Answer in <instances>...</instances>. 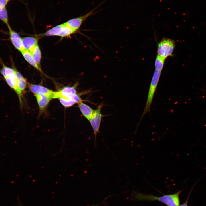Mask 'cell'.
I'll return each mask as SVG.
<instances>
[{"instance_id": "cell-4", "label": "cell", "mask_w": 206, "mask_h": 206, "mask_svg": "<svg viewBox=\"0 0 206 206\" xmlns=\"http://www.w3.org/2000/svg\"><path fill=\"white\" fill-rule=\"evenodd\" d=\"M175 46L173 40L163 38L158 44L157 55L165 60L168 57L172 56Z\"/></svg>"}, {"instance_id": "cell-6", "label": "cell", "mask_w": 206, "mask_h": 206, "mask_svg": "<svg viewBox=\"0 0 206 206\" xmlns=\"http://www.w3.org/2000/svg\"><path fill=\"white\" fill-rule=\"evenodd\" d=\"M103 105L101 104L97 109L94 110L92 116L89 120L91 126L94 130L95 136L94 145L96 146V135L98 133L101 120L103 116L101 112Z\"/></svg>"}, {"instance_id": "cell-8", "label": "cell", "mask_w": 206, "mask_h": 206, "mask_svg": "<svg viewBox=\"0 0 206 206\" xmlns=\"http://www.w3.org/2000/svg\"><path fill=\"white\" fill-rule=\"evenodd\" d=\"M8 28L9 31L10 39L12 44L16 49L21 52L24 49L22 45V38L11 28L10 26Z\"/></svg>"}, {"instance_id": "cell-10", "label": "cell", "mask_w": 206, "mask_h": 206, "mask_svg": "<svg viewBox=\"0 0 206 206\" xmlns=\"http://www.w3.org/2000/svg\"><path fill=\"white\" fill-rule=\"evenodd\" d=\"M27 84L30 90L34 94L38 93H41L50 96L52 98L54 91L40 85L27 83Z\"/></svg>"}, {"instance_id": "cell-17", "label": "cell", "mask_w": 206, "mask_h": 206, "mask_svg": "<svg viewBox=\"0 0 206 206\" xmlns=\"http://www.w3.org/2000/svg\"><path fill=\"white\" fill-rule=\"evenodd\" d=\"M0 20L5 23L7 27L10 26L7 12L5 7L0 9Z\"/></svg>"}, {"instance_id": "cell-3", "label": "cell", "mask_w": 206, "mask_h": 206, "mask_svg": "<svg viewBox=\"0 0 206 206\" xmlns=\"http://www.w3.org/2000/svg\"><path fill=\"white\" fill-rule=\"evenodd\" d=\"M161 72V71L155 69L149 87L145 106L140 122L141 121L143 116L146 114L150 112L154 95L160 77Z\"/></svg>"}, {"instance_id": "cell-18", "label": "cell", "mask_w": 206, "mask_h": 206, "mask_svg": "<svg viewBox=\"0 0 206 206\" xmlns=\"http://www.w3.org/2000/svg\"><path fill=\"white\" fill-rule=\"evenodd\" d=\"M165 60L161 57L157 55L155 62V69L162 71L164 65Z\"/></svg>"}, {"instance_id": "cell-11", "label": "cell", "mask_w": 206, "mask_h": 206, "mask_svg": "<svg viewBox=\"0 0 206 206\" xmlns=\"http://www.w3.org/2000/svg\"><path fill=\"white\" fill-rule=\"evenodd\" d=\"M22 45L24 49L30 53L38 45V39L37 38L25 37L22 38Z\"/></svg>"}, {"instance_id": "cell-19", "label": "cell", "mask_w": 206, "mask_h": 206, "mask_svg": "<svg viewBox=\"0 0 206 206\" xmlns=\"http://www.w3.org/2000/svg\"><path fill=\"white\" fill-rule=\"evenodd\" d=\"M77 83H76V84L73 86L64 87L62 88V89L60 90L59 91L61 92L65 93L72 94H77V92L76 90V88L78 85Z\"/></svg>"}, {"instance_id": "cell-7", "label": "cell", "mask_w": 206, "mask_h": 206, "mask_svg": "<svg viewBox=\"0 0 206 206\" xmlns=\"http://www.w3.org/2000/svg\"><path fill=\"white\" fill-rule=\"evenodd\" d=\"M97 7L87 13L78 17L70 19L64 23L72 29L77 31L82 23L89 16L94 13V11Z\"/></svg>"}, {"instance_id": "cell-2", "label": "cell", "mask_w": 206, "mask_h": 206, "mask_svg": "<svg viewBox=\"0 0 206 206\" xmlns=\"http://www.w3.org/2000/svg\"><path fill=\"white\" fill-rule=\"evenodd\" d=\"M0 73L7 84L16 92L18 96L21 104L23 94L18 86L15 69L5 65L1 69Z\"/></svg>"}, {"instance_id": "cell-9", "label": "cell", "mask_w": 206, "mask_h": 206, "mask_svg": "<svg viewBox=\"0 0 206 206\" xmlns=\"http://www.w3.org/2000/svg\"><path fill=\"white\" fill-rule=\"evenodd\" d=\"M39 108V114L45 110L50 101L52 98L50 96L41 93L34 94Z\"/></svg>"}, {"instance_id": "cell-16", "label": "cell", "mask_w": 206, "mask_h": 206, "mask_svg": "<svg viewBox=\"0 0 206 206\" xmlns=\"http://www.w3.org/2000/svg\"><path fill=\"white\" fill-rule=\"evenodd\" d=\"M62 104L65 107H69L76 103L70 99L64 96H60L58 98Z\"/></svg>"}, {"instance_id": "cell-21", "label": "cell", "mask_w": 206, "mask_h": 206, "mask_svg": "<svg viewBox=\"0 0 206 206\" xmlns=\"http://www.w3.org/2000/svg\"><path fill=\"white\" fill-rule=\"evenodd\" d=\"M189 197V195L188 196V197L187 198V200H186V201L185 202L180 205H179V206H188V202Z\"/></svg>"}, {"instance_id": "cell-20", "label": "cell", "mask_w": 206, "mask_h": 206, "mask_svg": "<svg viewBox=\"0 0 206 206\" xmlns=\"http://www.w3.org/2000/svg\"><path fill=\"white\" fill-rule=\"evenodd\" d=\"M9 0H0V9L5 7Z\"/></svg>"}, {"instance_id": "cell-15", "label": "cell", "mask_w": 206, "mask_h": 206, "mask_svg": "<svg viewBox=\"0 0 206 206\" xmlns=\"http://www.w3.org/2000/svg\"><path fill=\"white\" fill-rule=\"evenodd\" d=\"M37 65L41 67L40 62L41 58V53L39 47L37 45L31 53Z\"/></svg>"}, {"instance_id": "cell-5", "label": "cell", "mask_w": 206, "mask_h": 206, "mask_svg": "<svg viewBox=\"0 0 206 206\" xmlns=\"http://www.w3.org/2000/svg\"><path fill=\"white\" fill-rule=\"evenodd\" d=\"M77 31L64 23L52 28L41 35L44 36H57L64 37L69 36Z\"/></svg>"}, {"instance_id": "cell-12", "label": "cell", "mask_w": 206, "mask_h": 206, "mask_svg": "<svg viewBox=\"0 0 206 206\" xmlns=\"http://www.w3.org/2000/svg\"><path fill=\"white\" fill-rule=\"evenodd\" d=\"M78 107L82 115L89 121L90 119L94 110L82 102L78 103Z\"/></svg>"}, {"instance_id": "cell-13", "label": "cell", "mask_w": 206, "mask_h": 206, "mask_svg": "<svg viewBox=\"0 0 206 206\" xmlns=\"http://www.w3.org/2000/svg\"><path fill=\"white\" fill-rule=\"evenodd\" d=\"M21 53L24 59L28 63L38 70L43 72L41 67L36 63L30 52L24 49Z\"/></svg>"}, {"instance_id": "cell-1", "label": "cell", "mask_w": 206, "mask_h": 206, "mask_svg": "<svg viewBox=\"0 0 206 206\" xmlns=\"http://www.w3.org/2000/svg\"><path fill=\"white\" fill-rule=\"evenodd\" d=\"M181 191H179L176 193L159 197L134 192L131 195V199L133 200L150 201H158L167 206H179L180 202L179 195Z\"/></svg>"}, {"instance_id": "cell-14", "label": "cell", "mask_w": 206, "mask_h": 206, "mask_svg": "<svg viewBox=\"0 0 206 206\" xmlns=\"http://www.w3.org/2000/svg\"><path fill=\"white\" fill-rule=\"evenodd\" d=\"M15 71L19 88L23 92L25 90L27 84L26 80L19 71L16 69Z\"/></svg>"}]
</instances>
